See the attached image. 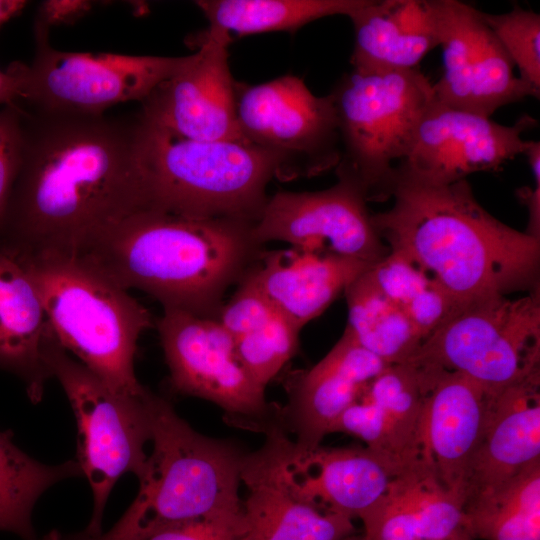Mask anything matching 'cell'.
<instances>
[{
    "label": "cell",
    "mask_w": 540,
    "mask_h": 540,
    "mask_svg": "<svg viewBox=\"0 0 540 540\" xmlns=\"http://www.w3.org/2000/svg\"><path fill=\"white\" fill-rule=\"evenodd\" d=\"M146 403L153 450L136 498L106 533L81 531L65 540H148L171 525L242 510L243 449L195 431L150 390Z\"/></svg>",
    "instance_id": "4"
},
{
    "label": "cell",
    "mask_w": 540,
    "mask_h": 540,
    "mask_svg": "<svg viewBox=\"0 0 540 540\" xmlns=\"http://www.w3.org/2000/svg\"><path fill=\"white\" fill-rule=\"evenodd\" d=\"M366 0H199L209 29L232 34L288 31L334 15L348 17Z\"/></svg>",
    "instance_id": "29"
},
{
    "label": "cell",
    "mask_w": 540,
    "mask_h": 540,
    "mask_svg": "<svg viewBox=\"0 0 540 540\" xmlns=\"http://www.w3.org/2000/svg\"><path fill=\"white\" fill-rule=\"evenodd\" d=\"M536 125L529 115L503 125L434 98L418 123L408 155L396 166L436 184L496 171L523 154L528 143L523 134Z\"/></svg>",
    "instance_id": "17"
},
{
    "label": "cell",
    "mask_w": 540,
    "mask_h": 540,
    "mask_svg": "<svg viewBox=\"0 0 540 540\" xmlns=\"http://www.w3.org/2000/svg\"><path fill=\"white\" fill-rule=\"evenodd\" d=\"M371 216L361 190L338 179L335 185L319 191H279L269 196L254 223L253 236L262 246L280 241L290 247L374 264L389 248Z\"/></svg>",
    "instance_id": "14"
},
{
    "label": "cell",
    "mask_w": 540,
    "mask_h": 540,
    "mask_svg": "<svg viewBox=\"0 0 540 540\" xmlns=\"http://www.w3.org/2000/svg\"><path fill=\"white\" fill-rule=\"evenodd\" d=\"M300 331L277 311L262 326L234 339L240 360L262 388L265 389L295 355Z\"/></svg>",
    "instance_id": "31"
},
{
    "label": "cell",
    "mask_w": 540,
    "mask_h": 540,
    "mask_svg": "<svg viewBox=\"0 0 540 540\" xmlns=\"http://www.w3.org/2000/svg\"><path fill=\"white\" fill-rule=\"evenodd\" d=\"M540 461V370L492 393L467 469L464 503Z\"/></svg>",
    "instance_id": "20"
},
{
    "label": "cell",
    "mask_w": 540,
    "mask_h": 540,
    "mask_svg": "<svg viewBox=\"0 0 540 540\" xmlns=\"http://www.w3.org/2000/svg\"><path fill=\"white\" fill-rule=\"evenodd\" d=\"M20 263L60 345L112 390L141 395L146 388L135 375L134 359L138 339L154 325L149 310L78 258Z\"/></svg>",
    "instance_id": "6"
},
{
    "label": "cell",
    "mask_w": 540,
    "mask_h": 540,
    "mask_svg": "<svg viewBox=\"0 0 540 540\" xmlns=\"http://www.w3.org/2000/svg\"><path fill=\"white\" fill-rule=\"evenodd\" d=\"M235 104L243 138L277 160L279 180L309 178L337 166L340 138L330 94L318 97L303 79L284 75L255 85L236 82Z\"/></svg>",
    "instance_id": "11"
},
{
    "label": "cell",
    "mask_w": 540,
    "mask_h": 540,
    "mask_svg": "<svg viewBox=\"0 0 540 540\" xmlns=\"http://www.w3.org/2000/svg\"><path fill=\"white\" fill-rule=\"evenodd\" d=\"M10 430L0 431V530L23 540H38L32 525L33 507L55 483L82 476L77 460L46 465L20 450Z\"/></svg>",
    "instance_id": "30"
},
{
    "label": "cell",
    "mask_w": 540,
    "mask_h": 540,
    "mask_svg": "<svg viewBox=\"0 0 540 540\" xmlns=\"http://www.w3.org/2000/svg\"><path fill=\"white\" fill-rule=\"evenodd\" d=\"M342 540H366L365 537L362 535H355V534H352Z\"/></svg>",
    "instance_id": "44"
},
{
    "label": "cell",
    "mask_w": 540,
    "mask_h": 540,
    "mask_svg": "<svg viewBox=\"0 0 540 540\" xmlns=\"http://www.w3.org/2000/svg\"><path fill=\"white\" fill-rule=\"evenodd\" d=\"M337 116L338 179L357 186L369 202L391 198L395 167L408 155L416 128L434 99L418 69L357 71L330 93Z\"/></svg>",
    "instance_id": "7"
},
{
    "label": "cell",
    "mask_w": 540,
    "mask_h": 540,
    "mask_svg": "<svg viewBox=\"0 0 540 540\" xmlns=\"http://www.w3.org/2000/svg\"><path fill=\"white\" fill-rule=\"evenodd\" d=\"M366 274L380 291L403 309L432 282V278L415 262L390 250L370 266Z\"/></svg>",
    "instance_id": "33"
},
{
    "label": "cell",
    "mask_w": 540,
    "mask_h": 540,
    "mask_svg": "<svg viewBox=\"0 0 540 540\" xmlns=\"http://www.w3.org/2000/svg\"><path fill=\"white\" fill-rule=\"evenodd\" d=\"M138 145L147 211L256 222L279 175L277 160L254 145L189 139L140 113Z\"/></svg>",
    "instance_id": "5"
},
{
    "label": "cell",
    "mask_w": 540,
    "mask_h": 540,
    "mask_svg": "<svg viewBox=\"0 0 540 540\" xmlns=\"http://www.w3.org/2000/svg\"><path fill=\"white\" fill-rule=\"evenodd\" d=\"M20 106L23 152L0 222V250L20 262L77 258L112 228L147 211L138 114Z\"/></svg>",
    "instance_id": "1"
},
{
    "label": "cell",
    "mask_w": 540,
    "mask_h": 540,
    "mask_svg": "<svg viewBox=\"0 0 540 540\" xmlns=\"http://www.w3.org/2000/svg\"><path fill=\"white\" fill-rule=\"evenodd\" d=\"M48 365L73 409L78 428L77 462L89 482L93 512L82 532L98 535L107 499L118 479L131 472L138 478L147 462L145 443L151 439L146 396L118 393L79 361L55 338Z\"/></svg>",
    "instance_id": "9"
},
{
    "label": "cell",
    "mask_w": 540,
    "mask_h": 540,
    "mask_svg": "<svg viewBox=\"0 0 540 540\" xmlns=\"http://www.w3.org/2000/svg\"><path fill=\"white\" fill-rule=\"evenodd\" d=\"M387 365L345 328L317 364L287 380L288 401L279 407L277 428L301 447L321 445L344 410Z\"/></svg>",
    "instance_id": "19"
},
{
    "label": "cell",
    "mask_w": 540,
    "mask_h": 540,
    "mask_svg": "<svg viewBox=\"0 0 540 540\" xmlns=\"http://www.w3.org/2000/svg\"><path fill=\"white\" fill-rule=\"evenodd\" d=\"M451 540H471V538L467 535V533L463 530L460 532L457 536H455Z\"/></svg>",
    "instance_id": "43"
},
{
    "label": "cell",
    "mask_w": 540,
    "mask_h": 540,
    "mask_svg": "<svg viewBox=\"0 0 540 540\" xmlns=\"http://www.w3.org/2000/svg\"><path fill=\"white\" fill-rule=\"evenodd\" d=\"M35 54L19 62L18 103L44 112L98 115L117 104L142 102L179 67L182 57L61 51L47 30L34 28Z\"/></svg>",
    "instance_id": "10"
},
{
    "label": "cell",
    "mask_w": 540,
    "mask_h": 540,
    "mask_svg": "<svg viewBox=\"0 0 540 540\" xmlns=\"http://www.w3.org/2000/svg\"><path fill=\"white\" fill-rule=\"evenodd\" d=\"M277 310L264 293L246 276L224 302L216 319L237 339L265 324Z\"/></svg>",
    "instance_id": "34"
},
{
    "label": "cell",
    "mask_w": 540,
    "mask_h": 540,
    "mask_svg": "<svg viewBox=\"0 0 540 540\" xmlns=\"http://www.w3.org/2000/svg\"><path fill=\"white\" fill-rule=\"evenodd\" d=\"M391 198L371 216L382 241L460 301L539 290L540 240L491 215L467 179L436 184L396 166Z\"/></svg>",
    "instance_id": "2"
},
{
    "label": "cell",
    "mask_w": 540,
    "mask_h": 540,
    "mask_svg": "<svg viewBox=\"0 0 540 540\" xmlns=\"http://www.w3.org/2000/svg\"><path fill=\"white\" fill-rule=\"evenodd\" d=\"M430 367L432 376L425 405V454L442 483L464 501L467 469L482 435L490 397L495 392L463 374Z\"/></svg>",
    "instance_id": "23"
},
{
    "label": "cell",
    "mask_w": 540,
    "mask_h": 540,
    "mask_svg": "<svg viewBox=\"0 0 540 540\" xmlns=\"http://www.w3.org/2000/svg\"><path fill=\"white\" fill-rule=\"evenodd\" d=\"M231 41L229 35L208 29L197 52L182 57L176 71L141 102L142 117L193 140L248 143L236 117V82L228 62Z\"/></svg>",
    "instance_id": "16"
},
{
    "label": "cell",
    "mask_w": 540,
    "mask_h": 540,
    "mask_svg": "<svg viewBox=\"0 0 540 540\" xmlns=\"http://www.w3.org/2000/svg\"><path fill=\"white\" fill-rule=\"evenodd\" d=\"M242 510L205 516L166 527L148 540H245Z\"/></svg>",
    "instance_id": "36"
},
{
    "label": "cell",
    "mask_w": 540,
    "mask_h": 540,
    "mask_svg": "<svg viewBox=\"0 0 540 540\" xmlns=\"http://www.w3.org/2000/svg\"><path fill=\"white\" fill-rule=\"evenodd\" d=\"M247 460L299 501L326 512L359 518L385 493L398 471L367 447L304 448L277 428Z\"/></svg>",
    "instance_id": "13"
},
{
    "label": "cell",
    "mask_w": 540,
    "mask_h": 540,
    "mask_svg": "<svg viewBox=\"0 0 540 540\" xmlns=\"http://www.w3.org/2000/svg\"><path fill=\"white\" fill-rule=\"evenodd\" d=\"M255 222L142 211L127 218L77 258L163 308L216 318L225 293L238 285L265 246Z\"/></svg>",
    "instance_id": "3"
},
{
    "label": "cell",
    "mask_w": 540,
    "mask_h": 540,
    "mask_svg": "<svg viewBox=\"0 0 540 540\" xmlns=\"http://www.w3.org/2000/svg\"><path fill=\"white\" fill-rule=\"evenodd\" d=\"M534 183V187L519 188L517 197L528 210V225L524 232L540 240V180H534Z\"/></svg>",
    "instance_id": "39"
},
{
    "label": "cell",
    "mask_w": 540,
    "mask_h": 540,
    "mask_svg": "<svg viewBox=\"0 0 540 540\" xmlns=\"http://www.w3.org/2000/svg\"><path fill=\"white\" fill-rule=\"evenodd\" d=\"M408 362L463 374L490 392L539 371V290L463 302Z\"/></svg>",
    "instance_id": "8"
},
{
    "label": "cell",
    "mask_w": 540,
    "mask_h": 540,
    "mask_svg": "<svg viewBox=\"0 0 540 540\" xmlns=\"http://www.w3.org/2000/svg\"><path fill=\"white\" fill-rule=\"evenodd\" d=\"M348 17L353 70L415 69L440 43L438 0H366Z\"/></svg>",
    "instance_id": "24"
},
{
    "label": "cell",
    "mask_w": 540,
    "mask_h": 540,
    "mask_svg": "<svg viewBox=\"0 0 540 540\" xmlns=\"http://www.w3.org/2000/svg\"><path fill=\"white\" fill-rule=\"evenodd\" d=\"M372 265L295 247L264 248L245 276L301 330Z\"/></svg>",
    "instance_id": "21"
},
{
    "label": "cell",
    "mask_w": 540,
    "mask_h": 540,
    "mask_svg": "<svg viewBox=\"0 0 540 540\" xmlns=\"http://www.w3.org/2000/svg\"><path fill=\"white\" fill-rule=\"evenodd\" d=\"M21 76L19 62H12L5 71L0 70V105L17 103L20 99Z\"/></svg>",
    "instance_id": "40"
},
{
    "label": "cell",
    "mask_w": 540,
    "mask_h": 540,
    "mask_svg": "<svg viewBox=\"0 0 540 540\" xmlns=\"http://www.w3.org/2000/svg\"><path fill=\"white\" fill-rule=\"evenodd\" d=\"M463 505L423 457L396 474L359 519L366 540H451L463 531Z\"/></svg>",
    "instance_id": "22"
},
{
    "label": "cell",
    "mask_w": 540,
    "mask_h": 540,
    "mask_svg": "<svg viewBox=\"0 0 540 540\" xmlns=\"http://www.w3.org/2000/svg\"><path fill=\"white\" fill-rule=\"evenodd\" d=\"M241 480L245 540H342L355 532L353 519L303 503L244 457Z\"/></svg>",
    "instance_id": "26"
},
{
    "label": "cell",
    "mask_w": 540,
    "mask_h": 540,
    "mask_svg": "<svg viewBox=\"0 0 540 540\" xmlns=\"http://www.w3.org/2000/svg\"><path fill=\"white\" fill-rule=\"evenodd\" d=\"M444 70L434 98L449 107L489 117L499 108L540 94L514 72V64L481 11L458 0H438Z\"/></svg>",
    "instance_id": "15"
},
{
    "label": "cell",
    "mask_w": 540,
    "mask_h": 540,
    "mask_svg": "<svg viewBox=\"0 0 540 540\" xmlns=\"http://www.w3.org/2000/svg\"><path fill=\"white\" fill-rule=\"evenodd\" d=\"M156 326L175 392L216 404L229 423L248 430L277 425L280 405L267 402L216 318L163 308Z\"/></svg>",
    "instance_id": "12"
},
{
    "label": "cell",
    "mask_w": 540,
    "mask_h": 540,
    "mask_svg": "<svg viewBox=\"0 0 540 540\" xmlns=\"http://www.w3.org/2000/svg\"><path fill=\"white\" fill-rule=\"evenodd\" d=\"M93 2L83 0H48L38 7L35 27L49 31L52 26L70 24L91 11Z\"/></svg>",
    "instance_id": "38"
},
{
    "label": "cell",
    "mask_w": 540,
    "mask_h": 540,
    "mask_svg": "<svg viewBox=\"0 0 540 540\" xmlns=\"http://www.w3.org/2000/svg\"><path fill=\"white\" fill-rule=\"evenodd\" d=\"M22 108L14 103L0 109V222L16 179L23 152Z\"/></svg>",
    "instance_id": "35"
},
{
    "label": "cell",
    "mask_w": 540,
    "mask_h": 540,
    "mask_svg": "<svg viewBox=\"0 0 540 540\" xmlns=\"http://www.w3.org/2000/svg\"><path fill=\"white\" fill-rule=\"evenodd\" d=\"M366 271L344 291L346 328L361 346L386 364L408 362L423 340L405 310L380 291Z\"/></svg>",
    "instance_id": "28"
},
{
    "label": "cell",
    "mask_w": 540,
    "mask_h": 540,
    "mask_svg": "<svg viewBox=\"0 0 540 540\" xmlns=\"http://www.w3.org/2000/svg\"><path fill=\"white\" fill-rule=\"evenodd\" d=\"M462 528L471 540H540V461L466 501Z\"/></svg>",
    "instance_id": "27"
},
{
    "label": "cell",
    "mask_w": 540,
    "mask_h": 540,
    "mask_svg": "<svg viewBox=\"0 0 540 540\" xmlns=\"http://www.w3.org/2000/svg\"><path fill=\"white\" fill-rule=\"evenodd\" d=\"M55 339L39 292L26 268L0 250V369L17 375L33 403L42 399L49 346Z\"/></svg>",
    "instance_id": "25"
},
{
    "label": "cell",
    "mask_w": 540,
    "mask_h": 540,
    "mask_svg": "<svg viewBox=\"0 0 540 540\" xmlns=\"http://www.w3.org/2000/svg\"><path fill=\"white\" fill-rule=\"evenodd\" d=\"M463 302L465 301H460L432 280L404 310L424 341L439 329Z\"/></svg>",
    "instance_id": "37"
},
{
    "label": "cell",
    "mask_w": 540,
    "mask_h": 540,
    "mask_svg": "<svg viewBox=\"0 0 540 540\" xmlns=\"http://www.w3.org/2000/svg\"><path fill=\"white\" fill-rule=\"evenodd\" d=\"M39 540H60V533L56 530H53Z\"/></svg>",
    "instance_id": "42"
},
{
    "label": "cell",
    "mask_w": 540,
    "mask_h": 540,
    "mask_svg": "<svg viewBox=\"0 0 540 540\" xmlns=\"http://www.w3.org/2000/svg\"><path fill=\"white\" fill-rule=\"evenodd\" d=\"M481 16L519 70V78L540 94V14L515 5L511 10Z\"/></svg>",
    "instance_id": "32"
},
{
    "label": "cell",
    "mask_w": 540,
    "mask_h": 540,
    "mask_svg": "<svg viewBox=\"0 0 540 540\" xmlns=\"http://www.w3.org/2000/svg\"><path fill=\"white\" fill-rule=\"evenodd\" d=\"M27 5L23 0H0V29L2 26L17 16Z\"/></svg>",
    "instance_id": "41"
},
{
    "label": "cell",
    "mask_w": 540,
    "mask_h": 540,
    "mask_svg": "<svg viewBox=\"0 0 540 540\" xmlns=\"http://www.w3.org/2000/svg\"><path fill=\"white\" fill-rule=\"evenodd\" d=\"M431 376L427 365H387L344 410L331 433L358 437L400 473L427 457L424 423Z\"/></svg>",
    "instance_id": "18"
}]
</instances>
